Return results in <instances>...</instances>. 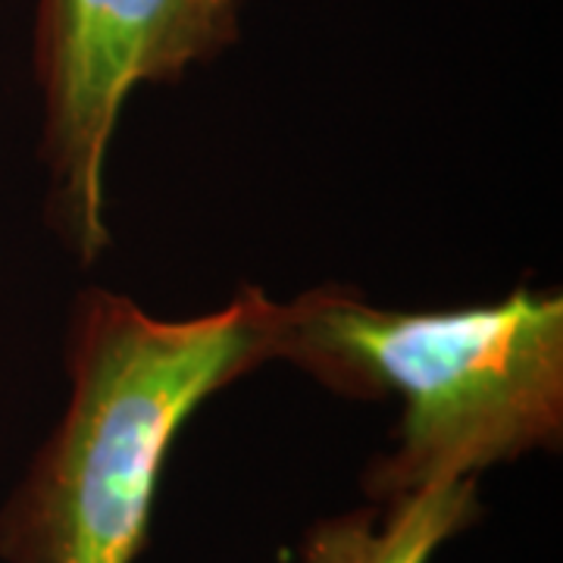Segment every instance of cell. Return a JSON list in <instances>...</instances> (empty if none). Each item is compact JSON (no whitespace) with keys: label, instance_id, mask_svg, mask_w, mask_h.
Wrapping results in <instances>:
<instances>
[{"label":"cell","instance_id":"cell-1","mask_svg":"<svg viewBox=\"0 0 563 563\" xmlns=\"http://www.w3.org/2000/svg\"><path fill=\"white\" fill-rule=\"evenodd\" d=\"M269 361H279V303L254 285L217 313L179 322L107 288L81 291L66 351L69 404L0 510V558L135 561L181 426Z\"/></svg>","mask_w":563,"mask_h":563},{"label":"cell","instance_id":"cell-4","mask_svg":"<svg viewBox=\"0 0 563 563\" xmlns=\"http://www.w3.org/2000/svg\"><path fill=\"white\" fill-rule=\"evenodd\" d=\"M476 520V479L422 488L398 501L317 520L303 532L298 563H429Z\"/></svg>","mask_w":563,"mask_h":563},{"label":"cell","instance_id":"cell-2","mask_svg":"<svg viewBox=\"0 0 563 563\" xmlns=\"http://www.w3.org/2000/svg\"><path fill=\"white\" fill-rule=\"evenodd\" d=\"M279 361L347 398H401L395 451L369 463L373 504L476 479L563 435V298L388 310L322 285L279 303Z\"/></svg>","mask_w":563,"mask_h":563},{"label":"cell","instance_id":"cell-3","mask_svg":"<svg viewBox=\"0 0 563 563\" xmlns=\"http://www.w3.org/2000/svg\"><path fill=\"white\" fill-rule=\"evenodd\" d=\"M242 35V0H38L51 217L81 263L107 247L103 163L139 85H173Z\"/></svg>","mask_w":563,"mask_h":563}]
</instances>
